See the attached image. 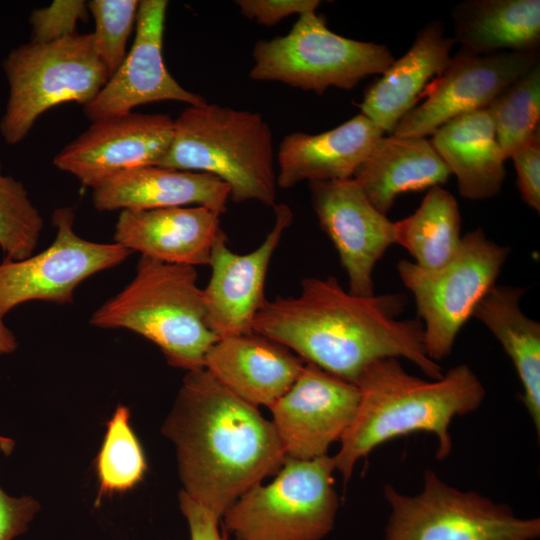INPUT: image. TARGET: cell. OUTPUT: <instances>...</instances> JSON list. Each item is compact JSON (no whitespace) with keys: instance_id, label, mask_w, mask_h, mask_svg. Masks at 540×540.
Returning <instances> with one entry per match:
<instances>
[{"instance_id":"cell-1","label":"cell","mask_w":540,"mask_h":540,"mask_svg":"<svg viewBox=\"0 0 540 540\" xmlns=\"http://www.w3.org/2000/svg\"><path fill=\"white\" fill-rule=\"evenodd\" d=\"M405 304L400 294L357 296L335 277H308L299 295L266 299L252 331L354 384L384 358H405L440 379L444 373L426 353L420 319H398Z\"/></svg>"},{"instance_id":"cell-2","label":"cell","mask_w":540,"mask_h":540,"mask_svg":"<svg viewBox=\"0 0 540 540\" xmlns=\"http://www.w3.org/2000/svg\"><path fill=\"white\" fill-rule=\"evenodd\" d=\"M161 432L176 448L182 491L221 519L287 458L272 421L205 368L187 372Z\"/></svg>"},{"instance_id":"cell-3","label":"cell","mask_w":540,"mask_h":540,"mask_svg":"<svg viewBox=\"0 0 540 540\" xmlns=\"http://www.w3.org/2000/svg\"><path fill=\"white\" fill-rule=\"evenodd\" d=\"M356 385L360 393L357 412L333 456L345 483L358 460L381 444L411 433L433 434L438 442L436 458H447L452 450V420L477 410L486 395L466 364L427 381L407 373L397 358L373 362Z\"/></svg>"},{"instance_id":"cell-4","label":"cell","mask_w":540,"mask_h":540,"mask_svg":"<svg viewBox=\"0 0 540 540\" xmlns=\"http://www.w3.org/2000/svg\"><path fill=\"white\" fill-rule=\"evenodd\" d=\"M197 277L193 266L141 255L133 280L101 305L90 322L143 336L173 367L187 372L202 369L208 350L219 338L207 325Z\"/></svg>"},{"instance_id":"cell-5","label":"cell","mask_w":540,"mask_h":540,"mask_svg":"<svg viewBox=\"0 0 540 540\" xmlns=\"http://www.w3.org/2000/svg\"><path fill=\"white\" fill-rule=\"evenodd\" d=\"M158 166L212 174L229 186L235 203L277 204L273 135L255 112L207 102L188 106L174 119L171 145Z\"/></svg>"},{"instance_id":"cell-6","label":"cell","mask_w":540,"mask_h":540,"mask_svg":"<svg viewBox=\"0 0 540 540\" xmlns=\"http://www.w3.org/2000/svg\"><path fill=\"white\" fill-rule=\"evenodd\" d=\"M3 70L9 96L0 133L10 145L20 143L50 108L90 102L110 78L94 50L91 33L22 44L9 52Z\"/></svg>"},{"instance_id":"cell-7","label":"cell","mask_w":540,"mask_h":540,"mask_svg":"<svg viewBox=\"0 0 540 540\" xmlns=\"http://www.w3.org/2000/svg\"><path fill=\"white\" fill-rule=\"evenodd\" d=\"M333 456L287 457L275 478L240 496L221 520L236 540H322L334 528L339 497Z\"/></svg>"},{"instance_id":"cell-8","label":"cell","mask_w":540,"mask_h":540,"mask_svg":"<svg viewBox=\"0 0 540 540\" xmlns=\"http://www.w3.org/2000/svg\"><path fill=\"white\" fill-rule=\"evenodd\" d=\"M253 59L251 79L317 94L330 87L350 90L369 75L383 74L395 60L386 45L332 32L316 12L300 15L288 34L258 41Z\"/></svg>"},{"instance_id":"cell-9","label":"cell","mask_w":540,"mask_h":540,"mask_svg":"<svg viewBox=\"0 0 540 540\" xmlns=\"http://www.w3.org/2000/svg\"><path fill=\"white\" fill-rule=\"evenodd\" d=\"M390 513L383 540H536L540 519L522 518L513 509L475 491H462L434 470L423 473L414 495L383 487Z\"/></svg>"},{"instance_id":"cell-10","label":"cell","mask_w":540,"mask_h":540,"mask_svg":"<svg viewBox=\"0 0 540 540\" xmlns=\"http://www.w3.org/2000/svg\"><path fill=\"white\" fill-rule=\"evenodd\" d=\"M508 254V247L476 229L462 236L457 253L441 268L425 269L399 260L397 271L414 297L431 360L439 363L450 355L461 328L496 284Z\"/></svg>"},{"instance_id":"cell-11","label":"cell","mask_w":540,"mask_h":540,"mask_svg":"<svg viewBox=\"0 0 540 540\" xmlns=\"http://www.w3.org/2000/svg\"><path fill=\"white\" fill-rule=\"evenodd\" d=\"M71 207L58 208L56 237L48 248L21 260L0 263V316L32 300L71 303L77 286L97 272L121 264L131 251L117 244L89 241L73 229Z\"/></svg>"},{"instance_id":"cell-12","label":"cell","mask_w":540,"mask_h":540,"mask_svg":"<svg viewBox=\"0 0 540 540\" xmlns=\"http://www.w3.org/2000/svg\"><path fill=\"white\" fill-rule=\"evenodd\" d=\"M539 63V52L476 55L462 49L421 95L426 99L396 125V136L426 137L448 121L488 105Z\"/></svg>"},{"instance_id":"cell-13","label":"cell","mask_w":540,"mask_h":540,"mask_svg":"<svg viewBox=\"0 0 540 540\" xmlns=\"http://www.w3.org/2000/svg\"><path fill=\"white\" fill-rule=\"evenodd\" d=\"M359 400L356 384L305 362L292 386L269 407L286 457L328 455L353 422Z\"/></svg>"},{"instance_id":"cell-14","label":"cell","mask_w":540,"mask_h":540,"mask_svg":"<svg viewBox=\"0 0 540 540\" xmlns=\"http://www.w3.org/2000/svg\"><path fill=\"white\" fill-rule=\"evenodd\" d=\"M173 133L174 119L167 114L130 112L99 119L68 143L53 164L95 189L123 171L158 166Z\"/></svg>"},{"instance_id":"cell-15","label":"cell","mask_w":540,"mask_h":540,"mask_svg":"<svg viewBox=\"0 0 540 540\" xmlns=\"http://www.w3.org/2000/svg\"><path fill=\"white\" fill-rule=\"evenodd\" d=\"M313 209L338 252L349 292L374 295L373 270L394 243V222L379 212L353 178L309 182Z\"/></svg>"},{"instance_id":"cell-16","label":"cell","mask_w":540,"mask_h":540,"mask_svg":"<svg viewBox=\"0 0 540 540\" xmlns=\"http://www.w3.org/2000/svg\"><path fill=\"white\" fill-rule=\"evenodd\" d=\"M166 0H141L133 45L99 93L83 106L92 122L132 112L143 104L177 101L188 106L207 102L183 88L169 73L162 55Z\"/></svg>"},{"instance_id":"cell-17","label":"cell","mask_w":540,"mask_h":540,"mask_svg":"<svg viewBox=\"0 0 540 540\" xmlns=\"http://www.w3.org/2000/svg\"><path fill=\"white\" fill-rule=\"evenodd\" d=\"M275 221L263 242L245 254L233 252L224 231L213 244L209 264L211 276L203 289L206 322L220 339L251 333L255 316L264 304L265 280L272 256L293 213L286 204L273 208Z\"/></svg>"},{"instance_id":"cell-18","label":"cell","mask_w":540,"mask_h":540,"mask_svg":"<svg viewBox=\"0 0 540 540\" xmlns=\"http://www.w3.org/2000/svg\"><path fill=\"white\" fill-rule=\"evenodd\" d=\"M220 214L202 206L122 210L114 242L165 263L208 265L223 232Z\"/></svg>"},{"instance_id":"cell-19","label":"cell","mask_w":540,"mask_h":540,"mask_svg":"<svg viewBox=\"0 0 540 540\" xmlns=\"http://www.w3.org/2000/svg\"><path fill=\"white\" fill-rule=\"evenodd\" d=\"M304 364L284 345L255 332L218 339L204 359V368L226 389L268 408L292 386Z\"/></svg>"},{"instance_id":"cell-20","label":"cell","mask_w":540,"mask_h":540,"mask_svg":"<svg viewBox=\"0 0 540 540\" xmlns=\"http://www.w3.org/2000/svg\"><path fill=\"white\" fill-rule=\"evenodd\" d=\"M229 186L218 177L198 171L145 166L118 173L93 189L98 211L150 210L195 205L222 215Z\"/></svg>"},{"instance_id":"cell-21","label":"cell","mask_w":540,"mask_h":540,"mask_svg":"<svg viewBox=\"0 0 540 540\" xmlns=\"http://www.w3.org/2000/svg\"><path fill=\"white\" fill-rule=\"evenodd\" d=\"M382 136V129L362 113L319 134L291 133L279 146L277 186L353 178Z\"/></svg>"},{"instance_id":"cell-22","label":"cell","mask_w":540,"mask_h":540,"mask_svg":"<svg viewBox=\"0 0 540 540\" xmlns=\"http://www.w3.org/2000/svg\"><path fill=\"white\" fill-rule=\"evenodd\" d=\"M454 44V38L445 36L440 21L421 28L410 49L366 90L361 113L384 133L392 134L398 122L416 106L428 83L444 71Z\"/></svg>"},{"instance_id":"cell-23","label":"cell","mask_w":540,"mask_h":540,"mask_svg":"<svg viewBox=\"0 0 540 540\" xmlns=\"http://www.w3.org/2000/svg\"><path fill=\"white\" fill-rule=\"evenodd\" d=\"M451 173L426 137L382 136L353 179L382 214L399 194L444 184Z\"/></svg>"},{"instance_id":"cell-24","label":"cell","mask_w":540,"mask_h":540,"mask_svg":"<svg viewBox=\"0 0 540 540\" xmlns=\"http://www.w3.org/2000/svg\"><path fill=\"white\" fill-rule=\"evenodd\" d=\"M430 142L451 174L459 193L471 200L495 196L505 179V157L487 108L460 115L438 128Z\"/></svg>"},{"instance_id":"cell-25","label":"cell","mask_w":540,"mask_h":540,"mask_svg":"<svg viewBox=\"0 0 540 540\" xmlns=\"http://www.w3.org/2000/svg\"><path fill=\"white\" fill-rule=\"evenodd\" d=\"M454 40L476 55L538 52L539 0H469L452 11Z\"/></svg>"},{"instance_id":"cell-26","label":"cell","mask_w":540,"mask_h":540,"mask_svg":"<svg viewBox=\"0 0 540 540\" xmlns=\"http://www.w3.org/2000/svg\"><path fill=\"white\" fill-rule=\"evenodd\" d=\"M524 288L495 284L472 317L489 329L511 359L522 385V402L540 434V324L524 314Z\"/></svg>"},{"instance_id":"cell-27","label":"cell","mask_w":540,"mask_h":540,"mask_svg":"<svg viewBox=\"0 0 540 540\" xmlns=\"http://www.w3.org/2000/svg\"><path fill=\"white\" fill-rule=\"evenodd\" d=\"M460 230L457 200L449 191L435 186L413 214L394 222V243L405 248L418 266L438 269L457 253Z\"/></svg>"},{"instance_id":"cell-28","label":"cell","mask_w":540,"mask_h":540,"mask_svg":"<svg viewBox=\"0 0 540 540\" xmlns=\"http://www.w3.org/2000/svg\"><path fill=\"white\" fill-rule=\"evenodd\" d=\"M98 492L94 505L105 497L133 489L144 478L147 462L143 448L130 425V410L119 405L106 423L101 448L94 460Z\"/></svg>"},{"instance_id":"cell-29","label":"cell","mask_w":540,"mask_h":540,"mask_svg":"<svg viewBox=\"0 0 540 540\" xmlns=\"http://www.w3.org/2000/svg\"><path fill=\"white\" fill-rule=\"evenodd\" d=\"M505 159L539 130L540 65L507 86L487 107Z\"/></svg>"},{"instance_id":"cell-30","label":"cell","mask_w":540,"mask_h":540,"mask_svg":"<svg viewBox=\"0 0 540 540\" xmlns=\"http://www.w3.org/2000/svg\"><path fill=\"white\" fill-rule=\"evenodd\" d=\"M43 218L24 185L2 172L0 159V247L5 258L21 260L34 253Z\"/></svg>"},{"instance_id":"cell-31","label":"cell","mask_w":540,"mask_h":540,"mask_svg":"<svg viewBox=\"0 0 540 540\" xmlns=\"http://www.w3.org/2000/svg\"><path fill=\"white\" fill-rule=\"evenodd\" d=\"M138 0H90L88 10L94 18L93 47L110 77L119 69L126 46L136 27Z\"/></svg>"},{"instance_id":"cell-32","label":"cell","mask_w":540,"mask_h":540,"mask_svg":"<svg viewBox=\"0 0 540 540\" xmlns=\"http://www.w3.org/2000/svg\"><path fill=\"white\" fill-rule=\"evenodd\" d=\"M88 4L83 0H55L34 10L29 17L31 41L47 43L75 34L79 21H86Z\"/></svg>"},{"instance_id":"cell-33","label":"cell","mask_w":540,"mask_h":540,"mask_svg":"<svg viewBox=\"0 0 540 540\" xmlns=\"http://www.w3.org/2000/svg\"><path fill=\"white\" fill-rule=\"evenodd\" d=\"M14 446L13 439L0 435L1 453L10 455ZM39 510L35 498L10 496L0 486V540H14L24 534Z\"/></svg>"},{"instance_id":"cell-34","label":"cell","mask_w":540,"mask_h":540,"mask_svg":"<svg viewBox=\"0 0 540 540\" xmlns=\"http://www.w3.org/2000/svg\"><path fill=\"white\" fill-rule=\"evenodd\" d=\"M517 185L524 202L540 211V133L539 130L511 156Z\"/></svg>"},{"instance_id":"cell-35","label":"cell","mask_w":540,"mask_h":540,"mask_svg":"<svg viewBox=\"0 0 540 540\" xmlns=\"http://www.w3.org/2000/svg\"><path fill=\"white\" fill-rule=\"evenodd\" d=\"M245 17L265 26H273L282 19L298 14L315 12L319 0H238L235 1Z\"/></svg>"},{"instance_id":"cell-36","label":"cell","mask_w":540,"mask_h":540,"mask_svg":"<svg viewBox=\"0 0 540 540\" xmlns=\"http://www.w3.org/2000/svg\"><path fill=\"white\" fill-rule=\"evenodd\" d=\"M178 498L180 510L188 524L190 540H236L222 535L219 528L221 518L212 510L182 490Z\"/></svg>"},{"instance_id":"cell-37","label":"cell","mask_w":540,"mask_h":540,"mask_svg":"<svg viewBox=\"0 0 540 540\" xmlns=\"http://www.w3.org/2000/svg\"><path fill=\"white\" fill-rule=\"evenodd\" d=\"M18 347L14 333L6 326L4 318L0 316V354H10Z\"/></svg>"}]
</instances>
